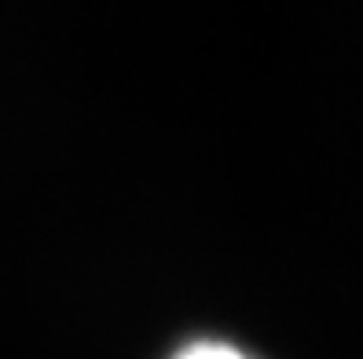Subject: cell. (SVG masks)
Returning a JSON list of instances; mask_svg holds the SVG:
<instances>
[{
  "label": "cell",
  "mask_w": 363,
  "mask_h": 359,
  "mask_svg": "<svg viewBox=\"0 0 363 359\" xmlns=\"http://www.w3.org/2000/svg\"><path fill=\"white\" fill-rule=\"evenodd\" d=\"M169 359H261V355L235 341H224V337H191V341L169 352Z\"/></svg>",
  "instance_id": "1"
}]
</instances>
